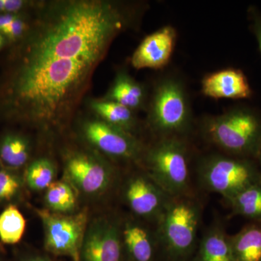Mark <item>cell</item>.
<instances>
[{
    "mask_svg": "<svg viewBox=\"0 0 261 261\" xmlns=\"http://www.w3.org/2000/svg\"><path fill=\"white\" fill-rule=\"evenodd\" d=\"M142 9L117 0H39L25 35L5 49L0 123L44 139L73 130L96 70Z\"/></svg>",
    "mask_w": 261,
    "mask_h": 261,
    "instance_id": "cell-1",
    "label": "cell"
},
{
    "mask_svg": "<svg viewBox=\"0 0 261 261\" xmlns=\"http://www.w3.org/2000/svg\"><path fill=\"white\" fill-rule=\"evenodd\" d=\"M227 202L233 214L261 222V181L244 189Z\"/></svg>",
    "mask_w": 261,
    "mask_h": 261,
    "instance_id": "cell-22",
    "label": "cell"
},
{
    "mask_svg": "<svg viewBox=\"0 0 261 261\" xmlns=\"http://www.w3.org/2000/svg\"><path fill=\"white\" fill-rule=\"evenodd\" d=\"M39 0H0V14H24L35 9Z\"/></svg>",
    "mask_w": 261,
    "mask_h": 261,
    "instance_id": "cell-26",
    "label": "cell"
},
{
    "mask_svg": "<svg viewBox=\"0 0 261 261\" xmlns=\"http://www.w3.org/2000/svg\"><path fill=\"white\" fill-rule=\"evenodd\" d=\"M27 221L16 205L10 204L0 214V241L15 245L23 238Z\"/></svg>",
    "mask_w": 261,
    "mask_h": 261,
    "instance_id": "cell-23",
    "label": "cell"
},
{
    "mask_svg": "<svg viewBox=\"0 0 261 261\" xmlns=\"http://www.w3.org/2000/svg\"><path fill=\"white\" fill-rule=\"evenodd\" d=\"M125 261H159V247L155 231L141 220L128 217L121 221Z\"/></svg>",
    "mask_w": 261,
    "mask_h": 261,
    "instance_id": "cell-13",
    "label": "cell"
},
{
    "mask_svg": "<svg viewBox=\"0 0 261 261\" xmlns=\"http://www.w3.org/2000/svg\"><path fill=\"white\" fill-rule=\"evenodd\" d=\"M204 136L228 155L256 159L261 146V114L246 107L205 118Z\"/></svg>",
    "mask_w": 261,
    "mask_h": 261,
    "instance_id": "cell-3",
    "label": "cell"
},
{
    "mask_svg": "<svg viewBox=\"0 0 261 261\" xmlns=\"http://www.w3.org/2000/svg\"><path fill=\"white\" fill-rule=\"evenodd\" d=\"M202 93L213 99H249L252 90L242 70L226 68L206 75L202 81Z\"/></svg>",
    "mask_w": 261,
    "mask_h": 261,
    "instance_id": "cell-14",
    "label": "cell"
},
{
    "mask_svg": "<svg viewBox=\"0 0 261 261\" xmlns=\"http://www.w3.org/2000/svg\"><path fill=\"white\" fill-rule=\"evenodd\" d=\"M177 33L171 25H166L142 41L134 51L130 64L135 69H161L169 63L174 50Z\"/></svg>",
    "mask_w": 261,
    "mask_h": 261,
    "instance_id": "cell-12",
    "label": "cell"
},
{
    "mask_svg": "<svg viewBox=\"0 0 261 261\" xmlns=\"http://www.w3.org/2000/svg\"><path fill=\"white\" fill-rule=\"evenodd\" d=\"M57 175V166L54 160L48 156H40L32 160L25 166L24 182L31 190L40 192L47 190Z\"/></svg>",
    "mask_w": 261,
    "mask_h": 261,
    "instance_id": "cell-21",
    "label": "cell"
},
{
    "mask_svg": "<svg viewBox=\"0 0 261 261\" xmlns=\"http://www.w3.org/2000/svg\"><path fill=\"white\" fill-rule=\"evenodd\" d=\"M140 167L170 197L192 193L188 147L181 137H160L147 146Z\"/></svg>",
    "mask_w": 261,
    "mask_h": 261,
    "instance_id": "cell-4",
    "label": "cell"
},
{
    "mask_svg": "<svg viewBox=\"0 0 261 261\" xmlns=\"http://www.w3.org/2000/svg\"><path fill=\"white\" fill-rule=\"evenodd\" d=\"M248 17L251 22L252 32L255 35L261 53V13L256 7L250 6L248 8Z\"/></svg>",
    "mask_w": 261,
    "mask_h": 261,
    "instance_id": "cell-27",
    "label": "cell"
},
{
    "mask_svg": "<svg viewBox=\"0 0 261 261\" xmlns=\"http://www.w3.org/2000/svg\"><path fill=\"white\" fill-rule=\"evenodd\" d=\"M0 249H1V246H0Z\"/></svg>",
    "mask_w": 261,
    "mask_h": 261,
    "instance_id": "cell-32",
    "label": "cell"
},
{
    "mask_svg": "<svg viewBox=\"0 0 261 261\" xmlns=\"http://www.w3.org/2000/svg\"><path fill=\"white\" fill-rule=\"evenodd\" d=\"M102 98L121 104L135 113L147 108L149 99L145 86L122 69L117 72L110 88Z\"/></svg>",
    "mask_w": 261,
    "mask_h": 261,
    "instance_id": "cell-15",
    "label": "cell"
},
{
    "mask_svg": "<svg viewBox=\"0 0 261 261\" xmlns=\"http://www.w3.org/2000/svg\"><path fill=\"white\" fill-rule=\"evenodd\" d=\"M46 209L53 213L72 214L78 207V196L73 187L65 180L55 181L46 190Z\"/></svg>",
    "mask_w": 261,
    "mask_h": 261,
    "instance_id": "cell-20",
    "label": "cell"
},
{
    "mask_svg": "<svg viewBox=\"0 0 261 261\" xmlns=\"http://www.w3.org/2000/svg\"><path fill=\"white\" fill-rule=\"evenodd\" d=\"M25 261H53L51 259L48 258L47 257L44 256H35L31 257Z\"/></svg>",
    "mask_w": 261,
    "mask_h": 261,
    "instance_id": "cell-29",
    "label": "cell"
},
{
    "mask_svg": "<svg viewBox=\"0 0 261 261\" xmlns=\"http://www.w3.org/2000/svg\"><path fill=\"white\" fill-rule=\"evenodd\" d=\"M89 113L111 126L136 135L139 121L137 113L118 103L101 98H89L86 100Z\"/></svg>",
    "mask_w": 261,
    "mask_h": 261,
    "instance_id": "cell-17",
    "label": "cell"
},
{
    "mask_svg": "<svg viewBox=\"0 0 261 261\" xmlns=\"http://www.w3.org/2000/svg\"><path fill=\"white\" fill-rule=\"evenodd\" d=\"M233 261H261V222H252L229 235Z\"/></svg>",
    "mask_w": 261,
    "mask_h": 261,
    "instance_id": "cell-19",
    "label": "cell"
},
{
    "mask_svg": "<svg viewBox=\"0 0 261 261\" xmlns=\"http://www.w3.org/2000/svg\"><path fill=\"white\" fill-rule=\"evenodd\" d=\"M33 142L30 136L8 130L0 137V161L3 167L18 171L32 161Z\"/></svg>",
    "mask_w": 261,
    "mask_h": 261,
    "instance_id": "cell-16",
    "label": "cell"
},
{
    "mask_svg": "<svg viewBox=\"0 0 261 261\" xmlns=\"http://www.w3.org/2000/svg\"><path fill=\"white\" fill-rule=\"evenodd\" d=\"M257 159L258 160L259 164H260V167H259V170H260V173L261 175V146L260 150H259L258 154H257Z\"/></svg>",
    "mask_w": 261,
    "mask_h": 261,
    "instance_id": "cell-30",
    "label": "cell"
},
{
    "mask_svg": "<svg viewBox=\"0 0 261 261\" xmlns=\"http://www.w3.org/2000/svg\"><path fill=\"white\" fill-rule=\"evenodd\" d=\"M25 184L23 178L15 170L3 168L0 170V203L15 200L21 193Z\"/></svg>",
    "mask_w": 261,
    "mask_h": 261,
    "instance_id": "cell-25",
    "label": "cell"
},
{
    "mask_svg": "<svg viewBox=\"0 0 261 261\" xmlns=\"http://www.w3.org/2000/svg\"><path fill=\"white\" fill-rule=\"evenodd\" d=\"M199 181L207 191L229 200L246 187L261 181L259 167L252 159L214 154L199 163Z\"/></svg>",
    "mask_w": 261,
    "mask_h": 261,
    "instance_id": "cell-8",
    "label": "cell"
},
{
    "mask_svg": "<svg viewBox=\"0 0 261 261\" xmlns=\"http://www.w3.org/2000/svg\"><path fill=\"white\" fill-rule=\"evenodd\" d=\"M8 47V42L2 34H0V53L2 51L5 50Z\"/></svg>",
    "mask_w": 261,
    "mask_h": 261,
    "instance_id": "cell-28",
    "label": "cell"
},
{
    "mask_svg": "<svg viewBox=\"0 0 261 261\" xmlns=\"http://www.w3.org/2000/svg\"><path fill=\"white\" fill-rule=\"evenodd\" d=\"M42 223L44 247L56 256H67L80 261L81 247L89 224L88 209L72 214L53 213L47 209H35Z\"/></svg>",
    "mask_w": 261,
    "mask_h": 261,
    "instance_id": "cell-9",
    "label": "cell"
},
{
    "mask_svg": "<svg viewBox=\"0 0 261 261\" xmlns=\"http://www.w3.org/2000/svg\"><path fill=\"white\" fill-rule=\"evenodd\" d=\"M149 128L160 137H180L192 125L188 94L181 81L167 77L154 86L147 106Z\"/></svg>",
    "mask_w": 261,
    "mask_h": 261,
    "instance_id": "cell-5",
    "label": "cell"
},
{
    "mask_svg": "<svg viewBox=\"0 0 261 261\" xmlns=\"http://www.w3.org/2000/svg\"><path fill=\"white\" fill-rule=\"evenodd\" d=\"M73 132L91 149L113 161L140 166L147 146L136 135L111 126L89 113L75 119Z\"/></svg>",
    "mask_w": 261,
    "mask_h": 261,
    "instance_id": "cell-7",
    "label": "cell"
},
{
    "mask_svg": "<svg viewBox=\"0 0 261 261\" xmlns=\"http://www.w3.org/2000/svg\"><path fill=\"white\" fill-rule=\"evenodd\" d=\"M33 11L24 14H0V34L8 40V47L25 35L30 27Z\"/></svg>",
    "mask_w": 261,
    "mask_h": 261,
    "instance_id": "cell-24",
    "label": "cell"
},
{
    "mask_svg": "<svg viewBox=\"0 0 261 261\" xmlns=\"http://www.w3.org/2000/svg\"><path fill=\"white\" fill-rule=\"evenodd\" d=\"M202 207L193 194L171 197L155 229L161 261H190L197 249Z\"/></svg>",
    "mask_w": 261,
    "mask_h": 261,
    "instance_id": "cell-2",
    "label": "cell"
},
{
    "mask_svg": "<svg viewBox=\"0 0 261 261\" xmlns=\"http://www.w3.org/2000/svg\"><path fill=\"white\" fill-rule=\"evenodd\" d=\"M80 261H125L121 220L99 216L89 221Z\"/></svg>",
    "mask_w": 261,
    "mask_h": 261,
    "instance_id": "cell-10",
    "label": "cell"
},
{
    "mask_svg": "<svg viewBox=\"0 0 261 261\" xmlns=\"http://www.w3.org/2000/svg\"><path fill=\"white\" fill-rule=\"evenodd\" d=\"M123 197L136 217L156 223L171 197L142 168L125 181Z\"/></svg>",
    "mask_w": 261,
    "mask_h": 261,
    "instance_id": "cell-11",
    "label": "cell"
},
{
    "mask_svg": "<svg viewBox=\"0 0 261 261\" xmlns=\"http://www.w3.org/2000/svg\"><path fill=\"white\" fill-rule=\"evenodd\" d=\"M4 168V167H3V164H2L1 161H0V170H1L2 168Z\"/></svg>",
    "mask_w": 261,
    "mask_h": 261,
    "instance_id": "cell-31",
    "label": "cell"
},
{
    "mask_svg": "<svg viewBox=\"0 0 261 261\" xmlns=\"http://www.w3.org/2000/svg\"><path fill=\"white\" fill-rule=\"evenodd\" d=\"M61 156L64 180L77 194L89 198L99 197L116 183L118 173L112 161L84 143L63 147Z\"/></svg>",
    "mask_w": 261,
    "mask_h": 261,
    "instance_id": "cell-6",
    "label": "cell"
},
{
    "mask_svg": "<svg viewBox=\"0 0 261 261\" xmlns=\"http://www.w3.org/2000/svg\"><path fill=\"white\" fill-rule=\"evenodd\" d=\"M190 261H233L229 235L220 223L206 231Z\"/></svg>",
    "mask_w": 261,
    "mask_h": 261,
    "instance_id": "cell-18",
    "label": "cell"
}]
</instances>
